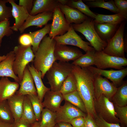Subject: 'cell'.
<instances>
[{
    "mask_svg": "<svg viewBox=\"0 0 127 127\" xmlns=\"http://www.w3.org/2000/svg\"><path fill=\"white\" fill-rule=\"evenodd\" d=\"M63 100V95L59 91H54L50 90L45 94L42 104L44 107L56 112Z\"/></svg>",
    "mask_w": 127,
    "mask_h": 127,
    "instance_id": "cell-19",
    "label": "cell"
},
{
    "mask_svg": "<svg viewBox=\"0 0 127 127\" xmlns=\"http://www.w3.org/2000/svg\"><path fill=\"white\" fill-rule=\"evenodd\" d=\"M53 38L56 44L69 45L78 47L86 52L95 50L89 42L83 40L76 33L71 25L69 30L62 35L57 36Z\"/></svg>",
    "mask_w": 127,
    "mask_h": 127,
    "instance_id": "cell-9",
    "label": "cell"
},
{
    "mask_svg": "<svg viewBox=\"0 0 127 127\" xmlns=\"http://www.w3.org/2000/svg\"><path fill=\"white\" fill-rule=\"evenodd\" d=\"M126 23L125 20L120 24L114 35L107 42V46L102 50L105 53L113 56L125 57L124 36Z\"/></svg>",
    "mask_w": 127,
    "mask_h": 127,
    "instance_id": "cell-6",
    "label": "cell"
},
{
    "mask_svg": "<svg viewBox=\"0 0 127 127\" xmlns=\"http://www.w3.org/2000/svg\"><path fill=\"white\" fill-rule=\"evenodd\" d=\"M67 5L78 9L87 17L94 19L96 16V14L92 12L89 7L81 0H69Z\"/></svg>",
    "mask_w": 127,
    "mask_h": 127,
    "instance_id": "cell-35",
    "label": "cell"
},
{
    "mask_svg": "<svg viewBox=\"0 0 127 127\" xmlns=\"http://www.w3.org/2000/svg\"><path fill=\"white\" fill-rule=\"evenodd\" d=\"M56 112V123L63 122L70 123L75 118L80 116L84 117L87 114L66 101Z\"/></svg>",
    "mask_w": 127,
    "mask_h": 127,
    "instance_id": "cell-12",
    "label": "cell"
},
{
    "mask_svg": "<svg viewBox=\"0 0 127 127\" xmlns=\"http://www.w3.org/2000/svg\"><path fill=\"white\" fill-rule=\"evenodd\" d=\"M115 5L117 8L119 13L127 19V1L125 0H114Z\"/></svg>",
    "mask_w": 127,
    "mask_h": 127,
    "instance_id": "cell-41",
    "label": "cell"
},
{
    "mask_svg": "<svg viewBox=\"0 0 127 127\" xmlns=\"http://www.w3.org/2000/svg\"><path fill=\"white\" fill-rule=\"evenodd\" d=\"M73 65L68 62L55 61L45 75L51 90L59 91L62 84L72 72Z\"/></svg>",
    "mask_w": 127,
    "mask_h": 127,
    "instance_id": "cell-3",
    "label": "cell"
},
{
    "mask_svg": "<svg viewBox=\"0 0 127 127\" xmlns=\"http://www.w3.org/2000/svg\"><path fill=\"white\" fill-rule=\"evenodd\" d=\"M112 99L114 104L120 107L127 104V82H123L113 96Z\"/></svg>",
    "mask_w": 127,
    "mask_h": 127,
    "instance_id": "cell-28",
    "label": "cell"
},
{
    "mask_svg": "<svg viewBox=\"0 0 127 127\" xmlns=\"http://www.w3.org/2000/svg\"><path fill=\"white\" fill-rule=\"evenodd\" d=\"M24 96L16 94L7 100L14 121L21 119Z\"/></svg>",
    "mask_w": 127,
    "mask_h": 127,
    "instance_id": "cell-23",
    "label": "cell"
},
{
    "mask_svg": "<svg viewBox=\"0 0 127 127\" xmlns=\"http://www.w3.org/2000/svg\"><path fill=\"white\" fill-rule=\"evenodd\" d=\"M21 119L31 125L37 121L31 103L27 95L24 96Z\"/></svg>",
    "mask_w": 127,
    "mask_h": 127,
    "instance_id": "cell-29",
    "label": "cell"
},
{
    "mask_svg": "<svg viewBox=\"0 0 127 127\" xmlns=\"http://www.w3.org/2000/svg\"><path fill=\"white\" fill-rule=\"evenodd\" d=\"M50 25V24H47L40 30L29 33L32 39V48L34 54L37 51L39 45L43 38L49 33Z\"/></svg>",
    "mask_w": 127,
    "mask_h": 127,
    "instance_id": "cell-26",
    "label": "cell"
},
{
    "mask_svg": "<svg viewBox=\"0 0 127 127\" xmlns=\"http://www.w3.org/2000/svg\"><path fill=\"white\" fill-rule=\"evenodd\" d=\"M56 44L53 38L46 35L34 54L33 65L37 71L41 73L42 79L44 78L47 71L56 61L54 52Z\"/></svg>",
    "mask_w": 127,
    "mask_h": 127,
    "instance_id": "cell-2",
    "label": "cell"
},
{
    "mask_svg": "<svg viewBox=\"0 0 127 127\" xmlns=\"http://www.w3.org/2000/svg\"><path fill=\"white\" fill-rule=\"evenodd\" d=\"M72 72L76 79L77 91L83 102L87 113L93 118L96 115L94 105L95 74L88 67L74 65Z\"/></svg>",
    "mask_w": 127,
    "mask_h": 127,
    "instance_id": "cell-1",
    "label": "cell"
},
{
    "mask_svg": "<svg viewBox=\"0 0 127 127\" xmlns=\"http://www.w3.org/2000/svg\"><path fill=\"white\" fill-rule=\"evenodd\" d=\"M8 0H0V22L10 19L12 17V7L6 6Z\"/></svg>",
    "mask_w": 127,
    "mask_h": 127,
    "instance_id": "cell-39",
    "label": "cell"
},
{
    "mask_svg": "<svg viewBox=\"0 0 127 127\" xmlns=\"http://www.w3.org/2000/svg\"><path fill=\"white\" fill-rule=\"evenodd\" d=\"M13 51L15 56L13 69L14 73L18 77L20 83L26 67L29 63L33 61L34 54L31 46L25 47L18 45L14 47Z\"/></svg>",
    "mask_w": 127,
    "mask_h": 127,
    "instance_id": "cell-5",
    "label": "cell"
},
{
    "mask_svg": "<svg viewBox=\"0 0 127 127\" xmlns=\"http://www.w3.org/2000/svg\"><path fill=\"white\" fill-rule=\"evenodd\" d=\"M53 12H45L36 15H29L19 30L20 33H23L28 27L33 26L41 28L47 24L48 22L52 20Z\"/></svg>",
    "mask_w": 127,
    "mask_h": 127,
    "instance_id": "cell-15",
    "label": "cell"
},
{
    "mask_svg": "<svg viewBox=\"0 0 127 127\" xmlns=\"http://www.w3.org/2000/svg\"><path fill=\"white\" fill-rule=\"evenodd\" d=\"M0 127H14V123H8L0 120Z\"/></svg>",
    "mask_w": 127,
    "mask_h": 127,
    "instance_id": "cell-48",
    "label": "cell"
},
{
    "mask_svg": "<svg viewBox=\"0 0 127 127\" xmlns=\"http://www.w3.org/2000/svg\"><path fill=\"white\" fill-rule=\"evenodd\" d=\"M31 124L21 119L14 121V127H30Z\"/></svg>",
    "mask_w": 127,
    "mask_h": 127,
    "instance_id": "cell-47",
    "label": "cell"
},
{
    "mask_svg": "<svg viewBox=\"0 0 127 127\" xmlns=\"http://www.w3.org/2000/svg\"><path fill=\"white\" fill-rule=\"evenodd\" d=\"M70 124L73 127H84V117L80 116L72 119Z\"/></svg>",
    "mask_w": 127,
    "mask_h": 127,
    "instance_id": "cell-46",
    "label": "cell"
},
{
    "mask_svg": "<svg viewBox=\"0 0 127 127\" xmlns=\"http://www.w3.org/2000/svg\"><path fill=\"white\" fill-rule=\"evenodd\" d=\"M94 105L96 114L105 121L111 123H120L116 115L114 103L107 97L102 95L95 99Z\"/></svg>",
    "mask_w": 127,
    "mask_h": 127,
    "instance_id": "cell-7",
    "label": "cell"
},
{
    "mask_svg": "<svg viewBox=\"0 0 127 127\" xmlns=\"http://www.w3.org/2000/svg\"><path fill=\"white\" fill-rule=\"evenodd\" d=\"M33 0H19V5L23 7L30 14L33 6Z\"/></svg>",
    "mask_w": 127,
    "mask_h": 127,
    "instance_id": "cell-45",
    "label": "cell"
},
{
    "mask_svg": "<svg viewBox=\"0 0 127 127\" xmlns=\"http://www.w3.org/2000/svg\"><path fill=\"white\" fill-rule=\"evenodd\" d=\"M6 56V58L0 62V77H11L19 84V79L14 73L13 69L15 56L14 52L13 51H11Z\"/></svg>",
    "mask_w": 127,
    "mask_h": 127,
    "instance_id": "cell-21",
    "label": "cell"
},
{
    "mask_svg": "<svg viewBox=\"0 0 127 127\" xmlns=\"http://www.w3.org/2000/svg\"><path fill=\"white\" fill-rule=\"evenodd\" d=\"M117 117L123 127L127 126V106L120 107L114 104Z\"/></svg>",
    "mask_w": 127,
    "mask_h": 127,
    "instance_id": "cell-38",
    "label": "cell"
},
{
    "mask_svg": "<svg viewBox=\"0 0 127 127\" xmlns=\"http://www.w3.org/2000/svg\"><path fill=\"white\" fill-rule=\"evenodd\" d=\"M18 42L20 45L25 47L31 46L32 43V38L29 33L21 35L19 38Z\"/></svg>",
    "mask_w": 127,
    "mask_h": 127,
    "instance_id": "cell-43",
    "label": "cell"
},
{
    "mask_svg": "<svg viewBox=\"0 0 127 127\" xmlns=\"http://www.w3.org/2000/svg\"><path fill=\"white\" fill-rule=\"evenodd\" d=\"M27 66L33 78L37 91V95L42 102L46 93L50 89L45 86L42 80L41 73L34 68L33 64L28 65Z\"/></svg>",
    "mask_w": 127,
    "mask_h": 127,
    "instance_id": "cell-25",
    "label": "cell"
},
{
    "mask_svg": "<svg viewBox=\"0 0 127 127\" xmlns=\"http://www.w3.org/2000/svg\"><path fill=\"white\" fill-rule=\"evenodd\" d=\"M126 20L119 13L111 15L97 14L93 21L94 24L107 23L119 25Z\"/></svg>",
    "mask_w": 127,
    "mask_h": 127,
    "instance_id": "cell-27",
    "label": "cell"
},
{
    "mask_svg": "<svg viewBox=\"0 0 127 127\" xmlns=\"http://www.w3.org/2000/svg\"><path fill=\"white\" fill-rule=\"evenodd\" d=\"M20 87L19 84L11 81L7 77L0 79V101L8 100L16 94Z\"/></svg>",
    "mask_w": 127,
    "mask_h": 127,
    "instance_id": "cell-20",
    "label": "cell"
},
{
    "mask_svg": "<svg viewBox=\"0 0 127 127\" xmlns=\"http://www.w3.org/2000/svg\"><path fill=\"white\" fill-rule=\"evenodd\" d=\"M95 50L89 51L74 61L72 63L81 67H87L94 65Z\"/></svg>",
    "mask_w": 127,
    "mask_h": 127,
    "instance_id": "cell-30",
    "label": "cell"
},
{
    "mask_svg": "<svg viewBox=\"0 0 127 127\" xmlns=\"http://www.w3.org/2000/svg\"><path fill=\"white\" fill-rule=\"evenodd\" d=\"M57 127L56 126H54V127Z\"/></svg>",
    "mask_w": 127,
    "mask_h": 127,
    "instance_id": "cell-53",
    "label": "cell"
},
{
    "mask_svg": "<svg viewBox=\"0 0 127 127\" xmlns=\"http://www.w3.org/2000/svg\"><path fill=\"white\" fill-rule=\"evenodd\" d=\"M54 52L56 61L66 62L74 61L83 54L77 48L62 44H56Z\"/></svg>",
    "mask_w": 127,
    "mask_h": 127,
    "instance_id": "cell-13",
    "label": "cell"
},
{
    "mask_svg": "<svg viewBox=\"0 0 127 127\" xmlns=\"http://www.w3.org/2000/svg\"><path fill=\"white\" fill-rule=\"evenodd\" d=\"M0 120L13 123L14 120L7 100L0 101Z\"/></svg>",
    "mask_w": 127,
    "mask_h": 127,
    "instance_id": "cell-36",
    "label": "cell"
},
{
    "mask_svg": "<svg viewBox=\"0 0 127 127\" xmlns=\"http://www.w3.org/2000/svg\"><path fill=\"white\" fill-rule=\"evenodd\" d=\"M40 122L36 121L32 124L30 127H40Z\"/></svg>",
    "mask_w": 127,
    "mask_h": 127,
    "instance_id": "cell-51",
    "label": "cell"
},
{
    "mask_svg": "<svg viewBox=\"0 0 127 127\" xmlns=\"http://www.w3.org/2000/svg\"><path fill=\"white\" fill-rule=\"evenodd\" d=\"M86 4L89 7L102 8L108 10L115 14L119 13L114 1L113 0L107 2L103 0H88Z\"/></svg>",
    "mask_w": 127,
    "mask_h": 127,
    "instance_id": "cell-32",
    "label": "cell"
},
{
    "mask_svg": "<svg viewBox=\"0 0 127 127\" xmlns=\"http://www.w3.org/2000/svg\"><path fill=\"white\" fill-rule=\"evenodd\" d=\"M19 84L20 88L16 94L24 95H37L33 78L27 66L24 70L22 80Z\"/></svg>",
    "mask_w": 127,
    "mask_h": 127,
    "instance_id": "cell-17",
    "label": "cell"
},
{
    "mask_svg": "<svg viewBox=\"0 0 127 127\" xmlns=\"http://www.w3.org/2000/svg\"><path fill=\"white\" fill-rule=\"evenodd\" d=\"M94 84L95 99L103 95L111 100L117 89L108 79L95 74Z\"/></svg>",
    "mask_w": 127,
    "mask_h": 127,
    "instance_id": "cell-11",
    "label": "cell"
},
{
    "mask_svg": "<svg viewBox=\"0 0 127 127\" xmlns=\"http://www.w3.org/2000/svg\"><path fill=\"white\" fill-rule=\"evenodd\" d=\"M31 103L37 121L39 122L41 119V114L43 109L42 102L37 95H27Z\"/></svg>",
    "mask_w": 127,
    "mask_h": 127,
    "instance_id": "cell-37",
    "label": "cell"
},
{
    "mask_svg": "<svg viewBox=\"0 0 127 127\" xmlns=\"http://www.w3.org/2000/svg\"><path fill=\"white\" fill-rule=\"evenodd\" d=\"M9 19L0 22V47L3 38L4 36H9L13 33L10 26Z\"/></svg>",
    "mask_w": 127,
    "mask_h": 127,
    "instance_id": "cell-40",
    "label": "cell"
},
{
    "mask_svg": "<svg viewBox=\"0 0 127 127\" xmlns=\"http://www.w3.org/2000/svg\"><path fill=\"white\" fill-rule=\"evenodd\" d=\"M76 90H77L76 80L72 71L63 83L59 91L63 95Z\"/></svg>",
    "mask_w": 127,
    "mask_h": 127,
    "instance_id": "cell-34",
    "label": "cell"
},
{
    "mask_svg": "<svg viewBox=\"0 0 127 127\" xmlns=\"http://www.w3.org/2000/svg\"><path fill=\"white\" fill-rule=\"evenodd\" d=\"M58 7L65 16V18L70 24H80L83 22L88 17L78 9L66 5L58 3Z\"/></svg>",
    "mask_w": 127,
    "mask_h": 127,
    "instance_id": "cell-18",
    "label": "cell"
},
{
    "mask_svg": "<svg viewBox=\"0 0 127 127\" xmlns=\"http://www.w3.org/2000/svg\"><path fill=\"white\" fill-rule=\"evenodd\" d=\"M87 67L94 74L104 76L110 79L116 87L122 84L123 79L127 75V67L118 70L101 69L92 66Z\"/></svg>",
    "mask_w": 127,
    "mask_h": 127,
    "instance_id": "cell-14",
    "label": "cell"
},
{
    "mask_svg": "<svg viewBox=\"0 0 127 127\" xmlns=\"http://www.w3.org/2000/svg\"><path fill=\"white\" fill-rule=\"evenodd\" d=\"M12 7V16L15 19V22L13 26L11 27L13 31H17L23 25L30 15L22 6L18 5L14 0H8Z\"/></svg>",
    "mask_w": 127,
    "mask_h": 127,
    "instance_id": "cell-16",
    "label": "cell"
},
{
    "mask_svg": "<svg viewBox=\"0 0 127 127\" xmlns=\"http://www.w3.org/2000/svg\"><path fill=\"white\" fill-rule=\"evenodd\" d=\"M52 20L48 34L51 38L64 34L68 31L71 25V24H69L66 19L58 6L55 8L53 12Z\"/></svg>",
    "mask_w": 127,
    "mask_h": 127,
    "instance_id": "cell-10",
    "label": "cell"
},
{
    "mask_svg": "<svg viewBox=\"0 0 127 127\" xmlns=\"http://www.w3.org/2000/svg\"><path fill=\"white\" fill-rule=\"evenodd\" d=\"M93 118L96 124L99 127H123L120 126L119 123L108 122L97 114Z\"/></svg>",
    "mask_w": 127,
    "mask_h": 127,
    "instance_id": "cell-42",
    "label": "cell"
},
{
    "mask_svg": "<svg viewBox=\"0 0 127 127\" xmlns=\"http://www.w3.org/2000/svg\"><path fill=\"white\" fill-rule=\"evenodd\" d=\"M94 65L97 68L104 69L113 68L119 70L124 68L127 65V59L125 57L115 56L109 55L103 51H95Z\"/></svg>",
    "mask_w": 127,
    "mask_h": 127,
    "instance_id": "cell-8",
    "label": "cell"
},
{
    "mask_svg": "<svg viewBox=\"0 0 127 127\" xmlns=\"http://www.w3.org/2000/svg\"><path fill=\"white\" fill-rule=\"evenodd\" d=\"M96 31L100 38L106 42L113 36L119 25L107 23L94 24Z\"/></svg>",
    "mask_w": 127,
    "mask_h": 127,
    "instance_id": "cell-24",
    "label": "cell"
},
{
    "mask_svg": "<svg viewBox=\"0 0 127 127\" xmlns=\"http://www.w3.org/2000/svg\"><path fill=\"white\" fill-rule=\"evenodd\" d=\"M6 55L0 56V62L5 59L6 58Z\"/></svg>",
    "mask_w": 127,
    "mask_h": 127,
    "instance_id": "cell-52",
    "label": "cell"
},
{
    "mask_svg": "<svg viewBox=\"0 0 127 127\" xmlns=\"http://www.w3.org/2000/svg\"><path fill=\"white\" fill-rule=\"evenodd\" d=\"M84 127H99L96 124L93 117L87 113L84 117Z\"/></svg>",
    "mask_w": 127,
    "mask_h": 127,
    "instance_id": "cell-44",
    "label": "cell"
},
{
    "mask_svg": "<svg viewBox=\"0 0 127 127\" xmlns=\"http://www.w3.org/2000/svg\"><path fill=\"white\" fill-rule=\"evenodd\" d=\"M56 112H53L46 108H43L41 114L40 127H53L56 123Z\"/></svg>",
    "mask_w": 127,
    "mask_h": 127,
    "instance_id": "cell-31",
    "label": "cell"
},
{
    "mask_svg": "<svg viewBox=\"0 0 127 127\" xmlns=\"http://www.w3.org/2000/svg\"><path fill=\"white\" fill-rule=\"evenodd\" d=\"M93 20L88 17L80 24H73L71 25L75 31L84 36L95 51H100L106 47L107 43L103 40L98 34L95 28Z\"/></svg>",
    "mask_w": 127,
    "mask_h": 127,
    "instance_id": "cell-4",
    "label": "cell"
},
{
    "mask_svg": "<svg viewBox=\"0 0 127 127\" xmlns=\"http://www.w3.org/2000/svg\"><path fill=\"white\" fill-rule=\"evenodd\" d=\"M57 127H73L70 123L63 122L57 123Z\"/></svg>",
    "mask_w": 127,
    "mask_h": 127,
    "instance_id": "cell-49",
    "label": "cell"
},
{
    "mask_svg": "<svg viewBox=\"0 0 127 127\" xmlns=\"http://www.w3.org/2000/svg\"><path fill=\"white\" fill-rule=\"evenodd\" d=\"M63 96L64 100L68 102L87 114L83 102L77 90L63 95Z\"/></svg>",
    "mask_w": 127,
    "mask_h": 127,
    "instance_id": "cell-33",
    "label": "cell"
},
{
    "mask_svg": "<svg viewBox=\"0 0 127 127\" xmlns=\"http://www.w3.org/2000/svg\"><path fill=\"white\" fill-rule=\"evenodd\" d=\"M58 6L57 0H33V6L29 15L34 16L45 12H53Z\"/></svg>",
    "mask_w": 127,
    "mask_h": 127,
    "instance_id": "cell-22",
    "label": "cell"
},
{
    "mask_svg": "<svg viewBox=\"0 0 127 127\" xmlns=\"http://www.w3.org/2000/svg\"><path fill=\"white\" fill-rule=\"evenodd\" d=\"M58 3L63 5H67L69 0H57Z\"/></svg>",
    "mask_w": 127,
    "mask_h": 127,
    "instance_id": "cell-50",
    "label": "cell"
}]
</instances>
